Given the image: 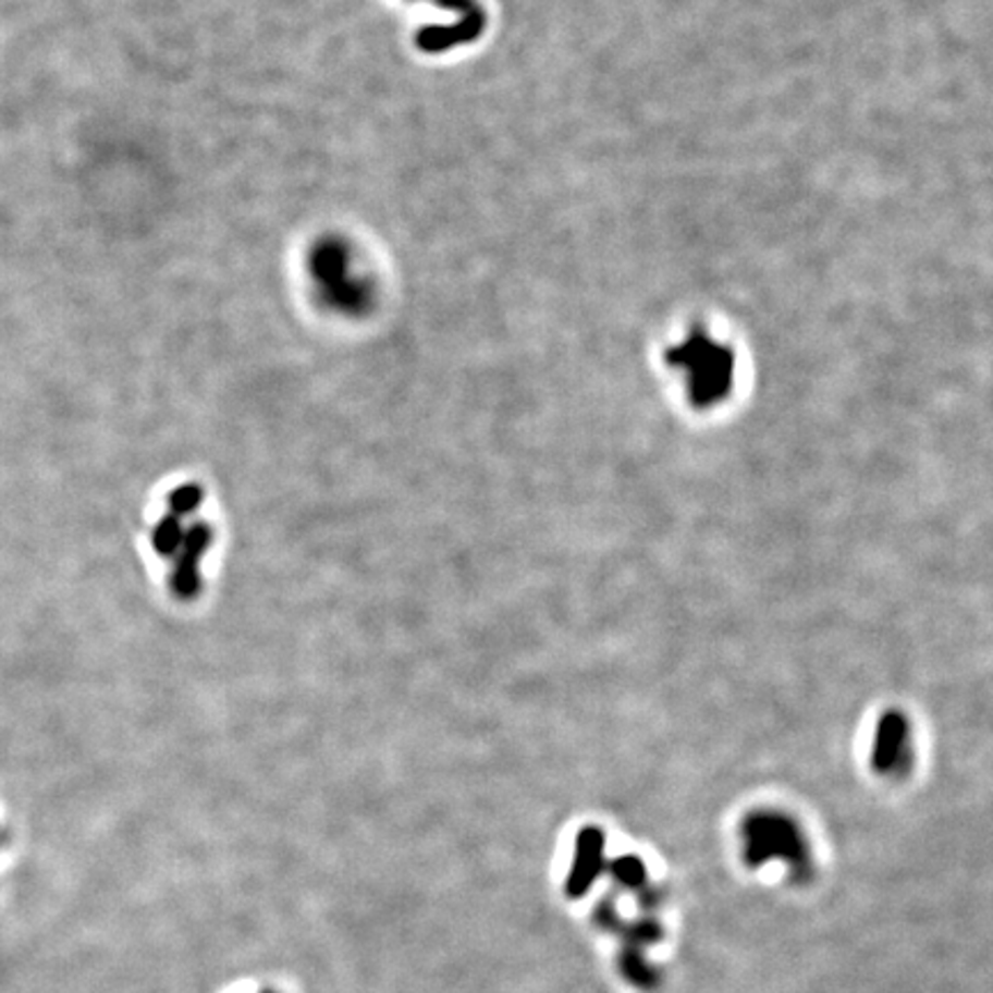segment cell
<instances>
[{"mask_svg":"<svg viewBox=\"0 0 993 993\" xmlns=\"http://www.w3.org/2000/svg\"><path fill=\"white\" fill-rule=\"evenodd\" d=\"M210 543V529L205 525H194L189 531H184V541L180 548V562L173 573V593L177 598H194L198 593V559L205 554V548Z\"/></svg>","mask_w":993,"mask_h":993,"instance_id":"cell-2","label":"cell"},{"mask_svg":"<svg viewBox=\"0 0 993 993\" xmlns=\"http://www.w3.org/2000/svg\"><path fill=\"white\" fill-rule=\"evenodd\" d=\"M182 541L184 531L180 525V517L175 515H166L152 531V545L161 556H173L175 552H180Z\"/></svg>","mask_w":993,"mask_h":993,"instance_id":"cell-4","label":"cell"},{"mask_svg":"<svg viewBox=\"0 0 993 993\" xmlns=\"http://www.w3.org/2000/svg\"><path fill=\"white\" fill-rule=\"evenodd\" d=\"M906 752V722L899 715H885L879 724L874 761L879 769L890 771L902 761Z\"/></svg>","mask_w":993,"mask_h":993,"instance_id":"cell-3","label":"cell"},{"mask_svg":"<svg viewBox=\"0 0 993 993\" xmlns=\"http://www.w3.org/2000/svg\"><path fill=\"white\" fill-rule=\"evenodd\" d=\"M203 500V494L196 486H182L177 488L175 492H171V500H169V506H171V515L180 517V515H189Z\"/></svg>","mask_w":993,"mask_h":993,"instance_id":"cell-5","label":"cell"},{"mask_svg":"<svg viewBox=\"0 0 993 993\" xmlns=\"http://www.w3.org/2000/svg\"><path fill=\"white\" fill-rule=\"evenodd\" d=\"M676 361L686 368L692 396L697 403H711L722 399L732 382V352L709 339L697 336L676 352Z\"/></svg>","mask_w":993,"mask_h":993,"instance_id":"cell-1","label":"cell"}]
</instances>
